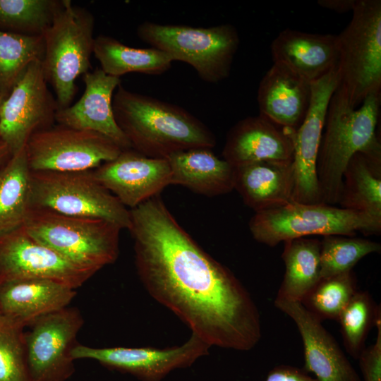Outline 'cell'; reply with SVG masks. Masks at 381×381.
Segmentation results:
<instances>
[{
	"label": "cell",
	"mask_w": 381,
	"mask_h": 381,
	"mask_svg": "<svg viewBox=\"0 0 381 381\" xmlns=\"http://www.w3.org/2000/svg\"><path fill=\"white\" fill-rule=\"evenodd\" d=\"M76 295L63 284L42 279H29L0 284L2 316L23 327L40 317L68 307Z\"/></svg>",
	"instance_id": "21"
},
{
	"label": "cell",
	"mask_w": 381,
	"mask_h": 381,
	"mask_svg": "<svg viewBox=\"0 0 381 381\" xmlns=\"http://www.w3.org/2000/svg\"><path fill=\"white\" fill-rule=\"evenodd\" d=\"M93 54L101 69L117 78L128 73L161 74L168 71L173 62L167 54L159 49L131 47L104 35L95 37Z\"/></svg>",
	"instance_id": "27"
},
{
	"label": "cell",
	"mask_w": 381,
	"mask_h": 381,
	"mask_svg": "<svg viewBox=\"0 0 381 381\" xmlns=\"http://www.w3.org/2000/svg\"><path fill=\"white\" fill-rule=\"evenodd\" d=\"M12 155L9 147L0 138V167L7 162Z\"/></svg>",
	"instance_id": "38"
},
{
	"label": "cell",
	"mask_w": 381,
	"mask_h": 381,
	"mask_svg": "<svg viewBox=\"0 0 381 381\" xmlns=\"http://www.w3.org/2000/svg\"><path fill=\"white\" fill-rule=\"evenodd\" d=\"M375 327V343L365 348L358 358L364 381H381V318Z\"/></svg>",
	"instance_id": "35"
},
{
	"label": "cell",
	"mask_w": 381,
	"mask_h": 381,
	"mask_svg": "<svg viewBox=\"0 0 381 381\" xmlns=\"http://www.w3.org/2000/svg\"><path fill=\"white\" fill-rule=\"evenodd\" d=\"M96 180L126 207L133 209L159 195L171 185V171L167 159L152 158L131 149L94 171Z\"/></svg>",
	"instance_id": "16"
},
{
	"label": "cell",
	"mask_w": 381,
	"mask_h": 381,
	"mask_svg": "<svg viewBox=\"0 0 381 381\" xmlns=\"http://www.w3.org/2000/svg\"><path fill=\"white\" fill-rule=\"evenodd\" d=\"M295 131L260 114L246 117L229 131L223 159L234 167L267 159H293Z\"/></svg>",
	"instance_id": "19"
},
{
	"label": "cell",
	"mask_w": 381,
	"mask_h": 381,
	"mask_svg": "<svg viewBox=\"0 0 381 381\" xmlns=\"http://www.w3.org/2000/svg\"><path fill=\"white\" fill-rule=\"evenodd\" d=\"M7 96L8 95H6L0 93V114H1V109L2 104Z\"/></svg>",
	"instance_id": "39"
},
{
	"label": "cell",
	"mask_w": 381,
	"mask_h": 381,
	"mask_svg": "<svg viewBox=\"0 0 381 381\" xmlns=\"http://www.w3.org/2000/svg\"><path fill=\"white\" fill-rule=\"evenodd\" d=\"M339 84L337 68L311 83L310 107L293 138L294 202H322L317 176V160L329 102Z\"/></svg>",
	"instance_id": "15"
},
{
	"label": "cell",
	"mask_w": 381,
	"mask_h": 381,
	"mask_svg": "<svg viewBox=\"0 0 381 381\" xmlns=\"http://www.w3.org/2000/svg\"><path fill=\"white\" fill-rule=\"evenodd\" d=\"M337 40L339 85L356 108L381 91V1L356 0L351 20Z\"/></svg>",
	"instance_id": "8"
},
{
	"label": "cell",
	"mask_w": 381,
	"mask_h": 381,
	"mask_svg": "<svg viewBox=\"0 0 381 381\" xmlns=\"http://www.w3.org/2000/svg\"><path fill=\"white\" fill-rule=\"evenodd\" d=\"M30 173L25 147L0 167V238L25 223L31 208Z\"/></svg>",
	"instance_id": "28"
},
{
	"label": "cell",
	"mask_w": 381,
	"mask_h": 381,
	"mask_svg": "<svg viewBox=\"0 0 381 381\" xmlns=\"http://www.w3.org/2000/svg\"><path fill=\"white\" fill-rule=\"evenodd\" d=\"M23 227L37 241L94 274L119 256L121 229L105 219L31 207Z\"/></svg>",
	"instance_id": "4"
},
{
	"label": "cell",
	"mask_w": 381,
	"mask_h": 381,
	"mask_svg": "<svg viewBox=\"0 0 381 381\" xmlns=\"http://www.w3.org/2000/svg\"><path fill=\"white\" fill-rule=\"evenodd\" d=\"M171 185L183 186L206 196L226 194L234 189V167L209 148H194L167 158Z\"/></svg>",
	"instance_id": "24"
},
{
	"label": "cell",
	"mask_w": 381,
	"mask_h": 381,
	"mask_svg": "<svg viewBox=\"0 0 381 381\" xmlns=\"http://www.w3.org/2000/svg\"><path fill=\"white\" fill-rule=\"evenodd\" d=\"M135 262L148 294L205 343L240 351L262 337L248 291L179 224L157 195L131 209Z\"/></svg>",
	"instance_id": "1"
},
{
	"label": "cell",
	"mask_w": 381,
	"mask_h": 381,
	"mask_svg": "<svg viewBox=\"0 0 381 381\" xmlns=\"http://www.w3.org/2000/svg\"><path fill=\"white\" fill-rule=\"evenodd\" d=\"M380 315V306L366 291L357 290L341 311L337 321L346 350L353 358L358 359L365 349L368 334Z\"/></svg>",
	"instance_id": "31"
},
{
	"label": "cell",
	"mask_w": 381,
	"mask_h": 381,
	"mask_svg": "<svg viewBox=\"0 0 381 381\" xmlns=\"http://www.w3.org/2000/svg\"><path fill=\"white\" fill-rule=\"evenodd\" d=\"M23 329L4 318L0 320V381H33Z\"/></svg>",
	"instance_id": "34"
},
{
	"label": "cell",
	"mask_w": 381,
	"mask_h": 381,
	"mask_svg": "<svg viewBox=\"0 0 381 381\" xmlns=\"http://www.w3.org/2000/svg\"><path fill=\"white\" fill-rule=\"evenodd\" d=\"M340 207L381 217V158L363 152L349 160L342 178Z\"/></svg>",
	"instance_id": "25"
},
{
	"label": "cell",
	"mask_w": 381,
	"mask_h": 381,
	"mask_svg": "<svg viewBox=\"0 0 381 381\" xmlns=\"http://www.w3.org/2000/svg\"><path fill=\"white\" fill-rule=\"evenodd\" d=\"M353 271L321 278L301 302L320 320H335L357 291Z\"/></svg>",
	"instance_id": "32"
},
{
	"label": "cell",
	"mask_w": 381,
	"mask_h": 381,
	"mask_svg": "<svg viewBox=\"0 0 381 381\" xmlns=\"http://www.w3.org/2000/svg\"><path fill=\"white\" fill-rule=\"evenodd\" d=\"M253 238L274 247L308 236H351L357 232L380 234L381 217L320 203L292 201L277 208L255 212L249 224Z\"/></svg>",
	"instance_id": "5"
},
{
	"label": "cell",
	"mask_w": 381,
	"mask_h": 381,
	"mask_svg": "<svg viewBox=\"0 0 381 381\" xmlns=\"http://www.w3.org/2000/svg\"><path fill=\"white\" fill-rule=\"evenodd\" d=\"M381 245L361 238L340 235L322 236L320 241L321 278L351 271L365 256L380 253Z\"/></svg>",
	"instance_id": "33"
},
{
	"label": "cell",
	"mask_w": 381,
	"mask_h": 381,
	"mask_svg": "<svg viewBox=\"0 0 381 381\" xmlns=\"http://www.w3.org/2000/svg\"><path fill=\"white\" fill-rule=\"evenodd\" d=\"M25 149L33 171H90L116 159L123 151L102 134L60 124L32 134Z\"/></svg>",
	"instance_id": "10"
},
{
	"label": "cell",
	"mask_w": 381,
	"mask_h": 381,
	"mask_svg": "<svg viewBox=\"0 0 381 381\" xmlns=\"http://www.w3.org/2000/svg\"><path fill=\"white\" fill-rule=\"evenodd\" d=\"M43 36L0 30V93L8 95L28 68L42 61Z\"/></svg>",
	"instance_id": "29"
},
{
	"label": "cell",
	"mask_w": 381,
	"mask_h": 381,
	"mask_svg": "<svg viewBox=\"0 0 381 381\" xmlns=\"http://www.w3.org/2000/svg\"><path fill=\"white\" fill-rule=\"evenodd\" d=\"M234 189L255 212L293 201V159H267L234 167Z\"/></svg>",
	"instance_id": "23"
},
{
	"label": "cell",
	"mask_w": 381,
	"mask_h": 381,
	"mask_svg": "<svg viewBox=\"0 0 381 381\" xmlns=\"http://www.w3.org/2000/svg\"><path fill=\"white\" fill-rule=\"evenodd\" d=\"M3 318H4V317L2 316V315H1V312H0V320H1V319H3Z\"/></svg>",
	"instance_id": "40"
},
{
	"label": "cell",
	"mask_w": 381,
	"mask_h": 381,
	"mask_svg": "<svg viewBox=\"0 0 381 381\" xmlns=\"http://www.w3.org/2000/svg\"><path fill=\"white\" fill-rule=\"evenodd\" d=\"M112 107L131 148L147 157L167 159L178 152L212 149L216 145L212 132L186 109L121 85L113 96Z\"/></svg>",
	"instance_id": "2"
},
{
	"label": "cell",
	"mask_w": 381,
	"mask_h": 381,
	"mask_svg": "<svg viewBox=\"0 0 381 381\" xmlns=\"http://www.w3.org/2000/svg\"><path fill=\"white\" fill-rule=\"evenodd\" d=\"M270 51L274 64L311 83L337 68V35L287 28L273 40Z\"/></svg>",
	"instance_id": "20"
},
{
	"label": "cell",
	"mask_w": 381,
	"mask_h": 381,
	"mask_svg": "<svg viewBox=\"0 0 381 381\" xmlns=\"http://www.w3.org/2000/svg\"><path fill=\"white\" fill-rule=\"evenodd\" d=\"M63 6V0H0V30L42 36Z\"/></svg>",
	"instance_id": "30"
},
{
	"label": "cell",
	"mask_w": 381,
	"mask_h": 381,
	"mask_svg": "<svg viewBox=\"0 0 381 381\" xmlns=\"http://www.w3.org/2000/svg\"><path fill=\"white\" fill-rule=\"evenodd\" d=\"M285 272L276 298L301 302L321 279L320 241L298 238L284 241Z\"/></svg>",
	"instance_id": "26"
},
{
	"label": "cell",
	"mask_w": 381,
	"mask_h": 381,
	"mask_svg": "<svg viewBox=\"0 0 381 381\" xmlns=\"http://www.w3.org/2000/svg\"><path fill=\"white\" fill-rule=\"evenodd\" d=\"M93 274L37 241L23 226L0 238V284L42 279L75 289Z\"/></svg>",
	"instance_id": "14"
},
{
	"label": "cell",
	"mask_w": 381,
	"mask_h": 381,
	"mask_svg": "<svg viewBox=\"0 0 381 381\" xmlns=\"http://www.w3.org/2000/svg\"><path fill=\"white\" fill-rule=\"evenodd\" d=\"M274 304L296 325L303 341L305 372L313 373L318 381H361L322 321L301 302L275 298Z\"/></svg>",
	"instance_id": "17"
},
{
	"label": "cell",
	"mask_w": 381,
	"mask_h": 381,
	"mask_svg": "<svg viewBox=\"0 0 381 381\" xmlns=\"http://www.w3.org/2000/svg\"><path fill=\"white\" fill-rule=\"evenodd\" d=\"M42 61L28 68L5 99L0 114V138L12 155L23 150L30 136L56 121V99L47 87Z\"/></svg>",
	"instance_id": "12"
},
{
	"label": "cell",
	"mask_w": 381,
	"mask_h": 381,
	"mask_svg": "<svg viewBox=\"0 0 381 381\" xmlns=\"http://www.w3.org/2000/svg\"><path fill=\"white\" fill-rule=\"evenodd\" d=\"M94 28L91 12L63 0L61 8L42 35V67L47 83L54 90L59 109L71 105L76 91L75 80L91 68Z\"/></svg>",
	"instance_id": "7"
},
{
	"label": "cell",
	"mask_w": 381,
	"mask_h": 381,
	"mask_svg": "<svg viewBox=\"0 0 381 381\" xmlns=\"http://www.w3.org/2000/svg\"><path fill=\"white\" fill-rule=\"evenodd\" d=\"M361 104L353 107L339 84L331 97L316 167L323 203L338 204L344 172L356 153L381 158L376 133L381 91L369 94Z\"/></svg>",
	"instance_id": "3"
},
{
	"label": "cell",
	"mask_w": 381,
	"mask_h": 381,
	"mask_svg": "<svg viewBox=\"0 0 381 381\" xmlns=\"http://www.w3.org/2000/svg\"><path fill=\"white\" fill-rule=\"evenodd\" d=\"M84 320L76 308L42 315L25 332L28 362L33 381H66L75 372L72 350Z\"/></svg>",
	"instance_id": "11"
},
{
	"label": "cell",
	"mask_w": 381,
	"mask_h": 381,
	"mask_svg": "<svg viewBox=\"0 0 381 381\" xmlns=\"http://www.w3.org/2000/svg\"><path fill=\"white\" fill-rule=\"evenodd\" d=\"M265 381H318L303 370L294 366L281 365L273 368Z\"/></svg>",
	"instance_id": "36"
},
{
	"label": "cell",
	"mask_w": 381,
	"mask_h": 381,
	"mask_svg": "<svg viewBox=\"0 0 381 381\" xmlns=\"http://www.w3.org/2000/svg\"><path fill=\"white\" fill-rule=\"evenodd\" d=\"M137 35L173 61L189 64L201 79L211 83L229 77L240 43L238 31L230 24L198 28L145 21L138 26Z\"/></svg>",
	"instance_id": "6"
},
{
	"label": "cell",
	"mask_w": 381,
	"mask_h": 381,
	"mask_svg": "<svg viewBox=\"0 0 381 381\" xmlns=\"http://www.w3.org/2000/svg\"><path fill=\"white\" fill-rule=\"evenodd\" d=\"M85 91L73 105L59 109L56 121L71 128L102 134L123 150L132 149L131 143L116 122L112 99L121 85L120 78L106 74L101 68L83 75Z\"/></svg>",
	"instance_id": "18"
},
{
	"label": "cell",
	"mask_w": 381,
	"mask_h": 381,
	"mask_svg": "<svg viewBox=\"0 0 381 381\" xmlns=\"http://www.w3.org/2000/svg\"><path fill=\"white\" fill-rule=\"evenodd\" d=\"M257 99L259 114L279 126L296 130L310 107L311 83L274 64L259 83Z\"/></svg>",
	"instance_id": "22"
},
{
	"label": "cell",
	"mask_w": 381,
	"mask_h": 381,
	"mask_svg": "<svg viewBox=\"0 0 381 381\" xmlns=\"http://www.w3.org/2000/svg\"><path fill=\"white\" fill-rule=\"evenodd\" d=\"M30 207L102 219L121 229L131 227L130 211L96 180L92 170L31 171Z\"/></svg>",
	"instance_id": "9"
},
{
	"label": "cell",
	"mask_w": 381,
	"mask_h": 381,
	"mask_svg": "<svg viewBox=\"0 0 381 381\" xmlns=\"http://www.w3.org/2000/svg\"><path fill=\"white\" fill-rule=\"evenodd\" d=\"M356 0H319L318 4L322 8L338 13L353 11Z\"/></svg>",
	"instance_id": "37"
},
{
	"label": "cell",
	"mask_w": 381,
	"mask_h": 381,
	"mask_svg": "<svg viewBox=\"0 0 381 381\" xmlns=\"http://www.w3.org/2000/svg\"><path fill=\"white\" fill-rule=\"evenodd\" d=\"M211 346L192 334L183 344L152 347L95 348L78 343L72 350L74 360L88 358L104 367L129 374L140 381H162L171 371L190 367L207 356Z\"/></svg>",
	"instance_id": "13"
}]
</instances>
